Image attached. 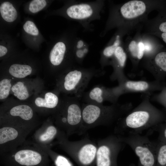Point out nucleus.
Segmentation results:
<instances>
[{
	"mask_svg": "<svg viewBox=\"0 0 166 166\" xmlns=\"http://www.w3.org/2000/svg\"><path fill=\"white\" fill-rule=\"evenodd\" d=\"M109 16L104 29L100 33L101 37L113 29L127 34L143 25L151 11L166 7V1L132 0L118 4L109 3Z\"/></svg>",
	"mask_w": 166,
	"mask_h": 166,
	"instance_id": "f257e3e1",
	"label": "nucleus"
},
{
	"mask_svg": "<svg viewBox=\"0 0 166 166\" xmlns=\"http://www.w3.org/2000/svg\"><path fill=\"white\" fill-rule=\"evenodd\" d=\"M151 95L143 94L140 103L118 120L114 130L116 133L140 134L166 121V113L150 102Z\"/></svg>",
	"mask_w": 166,
	"mask_h": 166,
	"instance_id": "f03ea898",
	"label": "nucleus"
},
{
	"mask_svg": "<svg viewBox=\"0 0 166 166\" xmlns=\"http://www.w3.org/2000/svg\"><path fill=\"white\" fill-rule=\"evenodd\" d=\"M132 108L131 103H117L109 105L82 104L81 134L97 126L112 124L129 112Z\"/></svg>",
	"mask_w": 166,
	"mask_h": 166,
	"instance_id": "7ed1b4c3",
	"label": "nucleus"
},
{
	"mask_svg": "<svg viewBox=\"0 0 166 166\" xmlns=\"http://www.w3.org/2000/svg\"><path fill=\"white\" fill-rule=\"evenodd\" d=\"M48 154L36 144L26 141L15 150L0 154L2 166H52Z\"/></svg>",
	"mask_w": 166,
	"mask_h": 166,
	"instance_id": "20e7f679",
	"label": "nucleus"
},
{
	"mask_svg": "<svg viewBox=\"0 0 166 166\" xmlns=\"http://www.w3.org/2000/svg\"><path fill=\"white\" fill-rule=\"evenodd\" d=\"M80 100L75 96L67 98L60 103L54 113V124L68 137L75 133L81 134L82 116Z\"/></svg>",
	"mask_w": 166,
	"mask_h": 166,
	"instance_id": "39448f33",
	"label": "nucleus"
},
{
	"mask_svg": "<svg viewBox=\"0 0 166 166\" xmlns=\"http://www.w3.org/2000/svg\"><path fill=\"white\" fill-rule=\"evenodd\" d=\"M57 144L78 166H95L97 144L88 136L81 140L71 141L62 131L54 144Z\"/></svg>",
	"mask_w": 166,
	"mask_h": 166,
	"instance_id": "423d86ee",
	"label": "nucleus"
},
{
	"mask_svg": "<svg viewBox=\"0 0 166 166\" xmlns=\"http://www.w3.org/2000/svg\"><path fill=\"white\" fill-rule=\"evenodd\" d=\"M68 70L60 80L59 87L62 91L73 94L80 99L93 77L103 73L102 69L85 68L78 65Z\"/></svg>",
	"mask_w": 166,
	"mask_h": 166,
	"instance_id": "0eeeda50",
	"label": "nucleus"
},
{
	"mask_svg": "<svg viewBox=\"0 0 166 166\" xmlns=\"http://www.w3.org/2000/svg\"><path fill=\"white\" fill-rule=\"evenodd\" d=\"M105 2L102 0L73 1L66 9V14L70 19L78 22L85 31H92L93 28L91 23L101 19Z\"/></svg>",
	"mask_w": 166,
	"mask_h": 166,
	"instance_id": "6e6552de",
	"label": "nucleus"
},
{
	"mask_svg": "<svg viewBox=\"0 0 166 166\" xmlns=\"http://www.w3.org/2000/svg\"><path fill=\"white\" fill-rule=\"evenodd\" d=\"M38 125L0 124V154L12 151L23 145Z\"/></svg>",
	"mask_w": 166,
	"mask_h": 166,
	"instance_id": "1a4fd4ad",
	"label": "nucleus"
},
{
	"mask_svg": "<svg viewBox=\"0 0 166 166\" xmlns=\"http://www.w3.org/2000/svg\"><path fill=\"white\" fill-rule=\"evenodd\" d=\"M118 135L124 143L131 148L138 157V166H156L155 142L140 134Z\"/></svg>",
	"mask_w": 166,
	"mask_h": 166,
	"instance_id": "9d476101",
	"label": "nucleus"
},
{
	"mask_svg": "<svg viewBox=\"0 0 166 166\" xmlns=\"http://www.w3.org/2000/svg\"><path fill=\"white\" fill-rule=\"evenodd\" d=\"M124 143L118 135H111L97 141L96 166H117L118 155Z\"/></svg>",
	"mask_w": 166,
	"mask_h": 166,
	"instance_id": "9b49d317",
	"label": "nucleus"
},
{
	"mask_svg": "<svg viewBox=\"0 0 166 166\" xmlns=\"http://www.w3.org/2000/svg\"><path fill=\"white\" fill-rule=\"evenodd\" d=\"M23 125L38 124L34 109L29 105L21 104L11 107L2 113L0 124Z\"/></svg>",
	"mask_w": 166,
	"mask_h": 166,
	"instance_id": "f8f14e48",
	"label": "nucleus"
},
{
	"mask_svg": "<svg viewBox=\"0 0 166 166\" xmlns=\"http://www.w3.org/2000/svg\"><path fill=\"white\" fill-rule=\"evenodd\" d=\"M121 95L118 86L108 88L98 85L89 91L84 92L82 97V100L86 103L103 105L108 101L112 104L117 103L119 97Z\"/></svg>",
	"mask_w": 166,
	"mask_h": 166,
	"instance_id": "ddd939ff",
	"label": "nucleus"
},
{
	"mask_svg": "<svg viewBox=\"0 0 166 166\" xmlns=\"http://www.w3.org/2000/svg\"><path fill=\"white\" fill-rule=\"evenodd\" d=\"M166 85L164 81L155 80L132 81L128 78L118 83L121 95L131 93H139L143 94H150L156 91H160Z\"/></svg>",
	"mask_w": 166,
	"mask_h": 166,
	"instance_id": "4468645a",
	"label": "nucleus"
},
{
	"mask_svg": "<svg viewBox=\"0 0 166 166\" xmlns=\"http://www.w3.org/2000/svg\"><path fill=\"white\" fill-rule=\"evenodd\" d=\"M143 67L155 80L163 81L166 77V49L164 48L153 55L142 60Z\"/></svg>",
	"mask_w": 166,
	"mask_h": 166,
	"instance_id": "2eb2a0df",
	"label": "nucleus"
},
{
	"mask_svg": "<svg viewBox=\"0 0 166 166\" xmlns=\"http://www.w3.org/2000/svg\"><path fill=\"white\" fill-rule=\"evenodd\" d=\"M68 48L65 43L62 41L57 42L54 45L49 54L50 61L54 66H61L64 61L71 67L78 65L74 57V48L69 50Z\"/></svg>",
	"mask_w": 166,
	"mask_h": 166,
	"instance_id": "dca6fc26",
	"label": "nucleus"
},
{
	"mask_svg": "<svg viewBox=\"0 0 166 166\" xmlns=\"http://www.w3.org/2000/svg\"><path fill=\"white\" fill-rule=\"evenodd\" d=\"M62 131L53 121H47L35 131L33 135V142L39 145L51 146Z\"/></svg>",
	"mask_w": 166,
	"mask_h": 166,
	"instance_id": "f3484780",
	"label": "nucleus"
},
{
	"mask_svg": "<svg viewBox=\"0 0 166 166\" xmlns=\"http://www.w3.org/2000/svg\"><path fill=\"white\" fill-rule=\"evenodd\" d=\"M127 57L123 44L116 49L109 63V65H111L113 68L110 77L111 80H117L119 83L128 78L124 72Z\"/></svg>",
	"mask_w": 166,
	"mask_h": 166,
	"instance_id": "a211bd4d",
	"label": "nucleus"
},
{
	"mask_svg": "<svg viewBox=\"0 0 166 166\" xmlns=\"http://www.w3.org/2000/svg\"><path fill=\"white\" fill-rule=\"evenodd\" d=\"M126 34L121 30H117L114 35L100 52V63L101 69L109 65L116 49L123 44V37Z\"/></svg>",
	"mask_w": 166,
	"mask_h": 166,
	"instance_id": "6ab92c4d",
	"label": "nucleus"
},
{
	"mask_svg": "<svg viewBox=\"0 0 166 166\" xmlns=\"http://www.w3.org/2000/svg\"><path fill=\"white\" fill-rule=\"evenodd\" d=\"M159 13L154 18L147 20L144 25L145 26V34H151L153 33H166V7L158 10Z\"/></svg>",
	"mask_w": 166,
	"mask_h": 166,
	"instance_id": "aec40b11",
	"label": "nucleus"
},
{
	"mask_svg": "<svg viewBox=\"0 0 166 166\" xmlns=\"http://www.w3.org/2000/svg\"><path fill=\"white\" fill-rule=\"evenodd\" d=\"M141 37L145 49L143 58L150 57L164 48L156 37L145 34Z\"/></svg>",
	"mask_w": 166,
	"mask_h": 166,
	"instance_id": "412c9836",
	"label": "nucleus"
},
{
	"mask_svg": "<svg viewBox=\"0 0 166 166\" xmlns=\"http://www.w3.org/2000/svg\"><path fill=\"white\" fill-rule=\"evenodd\" d=\"M60 103L57 96L52 92L46 93L44 98H37L34 101L35 104L37 107L48 109L53 113L56 111Z\"/></svg>",
	"mask_w": 166,
	"mask_h": 166,
	"instance_id": "4be33fe9",
	"label": "nucleus"
},
{
	"mask_svg": "<svg viewBox=\"0 0 166 166\" xmlns=\"http://www.w3.org/2000/svg\"><path fill=\"white\" fill-rule=\"evenodd\" d=\"M36 144L46 152L54 166H74L68 158L53 150L51 146Z\"/></svg>",
	"mask_w": 166,
	"mask_h": 166,
	"instance_id": "5701e85b",
	"label": "nucleus"
},
{
	"mask_svg": "<svg viewBox=\"0 0 166 166\" xmlns=\"http://www.w3.org/2000/svg\"><path fill=\"white\" fill-rule=\"evenodd\" d=\"M139 34L136 35L135 38L131 39L126 42L124 47L126 53L130 59L132 64L133 67L136 68L139 62L137 59L138 43Z\"/></svg>",
	"mask_w": 166,
	"mask_h": 166,
	"instance_id": "b1692460",
	"label": "nucleus"
},
{
	"mask_svg": "<svg viewBox=\"0 0 166 166\" xmlns=\"http://www.w3.org/2000/svg\"><path fill=\"white\" fill-rule=\"evenodd\" d=\"M89 45L81 38L77 37L74 47V55L77 65L82 64L84 59L88 53Z\"/></svg>",
	"mask_w": 166,
	"mask_h": 166,
	"instance_id": "393cba45",
	"label": "nucleus"
},
{
	"mask_svg": "<svg viewBox=\"0 0 166 166\" xmlns=\"http://www.w3.org/2000/svg\"><path fill=\"white\" fill-rule=\"evenodd\" d=\"M0 12L3 18L8 22L15 21L18 16L17 12L12 4L8 2L2 3L0 6Z\"/></svg>",
	"mask_w": 166,
	"mask_h": 166,
	"instance_id": "a878e982",
	"label": "nucleus"
},
{
	"mask_svg": "<svg viewBox=\"0 0 166 166\" xmlns=\"http://www.w3.org/2000/svg\"><path fill=\"white\" fill-rule=\"evenodd\" d=\"M9 72L12 76L22 78L30 75L32 73V69L29 65L14 64L11 65Z\"/></svg>",
	"mask_w": 166,
	"mask_h": 166,
	"instance_id": "bb28decb",
	"label": "nucleus"
},
{
	"mask_svg": "<svg viewBox=\"0 0 166 166\" xmlns=\"http://www.w3.org/2000/svg\"><path fill=\"white\" fill-rule=\"evenodd\" d=\"M156 143V166H166V142Z\"/></svg>",
	"mask_w": 166,
	"mask_h": 166,
	"instance_id": "cd10ccee",
	"label": "nucleus"
},
{
	"mask_svg": "<svg viewBox=\"0 0 166 166\" xmlns=\"http://www.w3.org/2000/svg\"><path fill=\"white\" fill-rule=\"evenodd\" d=\"M14 95L20 100H25L29 97V94L26 86L23 83L19 81L14 84L11 89Z\"/></svg>",
	"mask_w": 166,
	"mask_h": 166,
	"instance_id": "c85d7f7f",
	"label": "nucleus"
},
{
	"mask_svg": "<svg viewBox=\"0 0 166 166\" xmlns=\"http://www.w3.org/2000/svg\"><path fill=\"white\" fill-rule=\"evenodd\" d=\"M11 84L10 80L4 79L0 82V99L1 100L6 98L9 95L11 89Z\"/></svg>",
	"mask_w": 166,
	"mask_h": 166,
	"instance_id": "c756f323",
	"label": "nucleus"
},
{
	"mask_svg": "<svg viewBox=\"0 0 166 166\" xmlns=\"http://www.w3.org/2000/svg\"><path fill=\"white\" fill-rule=\"evenodd\" d=\"M150 99L160 104L166 110V85L159 93L153 95Z\"/></svg>",
	"mask_w": 166,
	"mask_h": 166,
	"instance_id": "7c9ffc66",
	"label": "nucleus"
},
{
	"mask_svg": "<svg viewBox=\"0 0 166 166\" xmlns=\"http://www.w3.org/2000/svg\"><path fill=\"white\" fill-rule=\"evenodd\" d=\"M46 5V2L45 0H34L31 2L29 9L31 12L35 13L42 10Z\"/></svg>",
	"mask_w": 166,
	"mask_h": 166,
	"instance_id": "2f4dec72",
	"label": "nucleus"
},
{
	"mask_svg": "<svg viewBox=\"0 0 166 166\" xmlns=\"http://www.w3.org/2000/svg\"><path fill=\"white\" fill-rule=\"evenodd\" d=\"M159 133V140L166 142V121L153 128Z\"/></svg>",
	"mask_w": 166,
	"mask_h": 166,
	"instance_id": "473e14b6",
	"label": "nucleus"
},
{
	"mask_svg": "<svg viewBox=\"0 0 166 166\" xmlns=\"http://www.w3.org/2000/svg\"><path fill=\"white\" fill-rule=\"evenodd\" d=\"M23 29L27 33L36 36L38 34V30L34 23L32 21H26L23 26Z\"/></svg>",
	"mask_w": 166,
	"mask_h": 166,
	"instance_id": "72a5a7b5",
	"label": "nucleus"
},
{
	"mask_svg": "<svg viewBox=\"0 0 166 166\" xmlns=\"http://www.w3.org/2000/svg\"><path fill=\"white\" fill-rule=\"evenodd\" d=\"M145 49L144 43L142 41L141 36L139 34L138 43V61L140 62L144 57Z\"/></svg>",
	"mask_w": 166,
	"mask_h": 166,
	"instance_id": "f704fd0d",
	"label": "nucleus"
},
{
	"mask_svg": "<svg viewBox=\"0 0 166 166\" xmlns=\"http://www.w3.org/2000/svg\"><path fill=\"white\" fill-rule=\"evenodd\" d=\"M161 39L166 44V33H154L151 34Z\"/></svg>",
	"mask_w": 166,
	"mask_h": 166,
	"instance_id": "c9c22d12",
	"label": "nucleus"
},
{
	"mask_svg": "<svg viewBox=\"0 0 166 166\" xmlns=\"http://www.w3.org/2000/svg\"><path fill=\"white\" fill-rule=\"evenodd\" d=\"M7 48L5 46L0 45V57H1L5 55L7 53Z\"/></svg>",
	"mask_w": 166,
	"mask_h": 166,
	"instance_id": "e433bc0d",
	"label": "nucleus"
}]
</instances>
